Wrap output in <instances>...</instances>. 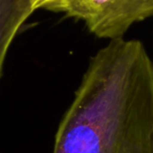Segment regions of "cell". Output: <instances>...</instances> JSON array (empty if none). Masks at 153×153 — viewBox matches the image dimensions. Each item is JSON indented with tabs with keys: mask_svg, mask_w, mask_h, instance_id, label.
<instances>
[{
	"mask_svg": "<svg viewBox=\"0 0 153 153\" xmlns=\"http://www.w3.org/2000/svg\"><path fill=\"white\" fill-rule=\"evenodd\" d=\"M34 6L36 9L39 8H48L50 4H52L53 3L58 1V0H32Z\"/></svg>",
	"mask_w": 153,
	"mask_h": 153,
	"instance_id": "4",
	"label": "cell"
},
{
	"mask_svg": "<svg viewBox=\"0 0 153 153\" xmlns=\"http://www.w3.org/2000/svg\"><path fill=\"white\" fill-rule=\"evenodd\" d=\"M47 9L81 20L95 36L111 40L152 17L153 0H58Z\"/></svg>",
	"mask_w": 153,
	"mask_h": 153,
	"instance_id": "2",
	"label": "cell"
},
{
	"mask_svg": "<svg viewBox=\"0 0 153 153\" xmlns=\"http://www.w3.org/2000/svg\"><path fill=\"white\" fill-rule=\"evenodd\" d=\"M53 153H153V61L137 39H111L91 59Z\"/></svg>",
	"mask_w": 153,
	"mask_h": 153,
	"instance_id": "1",
	"label": "cell"
},
{
	"mask_svg": "<svg viewBox=\"0 0 153 153\" xmlns=\"http://www.w3.org/2000/svg\"><path fill=\"white\" fill-rule=\"evenodd\" d=\"M35 10L32 0H0V79L13 39Z\"/></svg>",
	"mask_w": 153,
	"mask_h": 153,
	"instance_id": "3",
	"label": "cell"
}]
</instances>
